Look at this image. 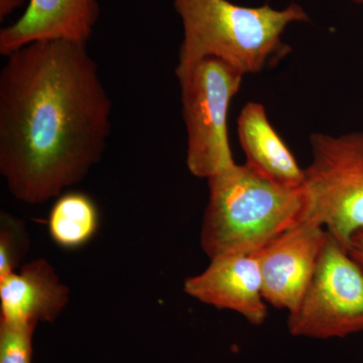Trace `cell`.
<instances>
[{
	"label": "cell",
	"instance_id": "6da1fadb",
	"mask_svg": "<svg viewBox=\"0 0 363 363\" xmlns=\"http://www.w3.org/2000/svg\"><path fill=\"white\" fill-rule=\"evenodd\" d=\"M0 73V172L11 194L42 204L101 161L111 101L86 44L40 40Z\"/></svg>",
	"mask_w": 363,
	"mask_h": 363
},
{
	"label": "cell",
	"instance_id": "7a4b0ae2",
	"mask_svg": "<svg viewBox=\"0 0 363 363\" xmlns=\"http://www.w3.org/2000/svg\"><path fill=\"white\" fill-rule=\"evenodd\" d=\"M207 181L209 200L200 245L210 260L252 255L307 220L310 204L305 184L284 187L247 164H235Z\"/></svg>",
	"mask_w": 363,
	"mask_h": 363
},
{
	"label": "cell",
	"instance_id": "3957f363",
	"mask_svg": "<svg viewBox=\"0 0 363 363\" xmlns=\"http://www.w3.org/2000/svg\"><path fill=\"white\" fill-rule=\"evenodd\" d=\"M183 26L176 68L215 58L243 75L257 74L274 57L288 52L283 35L291 23L310 21L305 9L238 6L228 0H172Z\"/></svg>",
	"mask_w": 363,
	"mask_h": 363
},
{
	"label": "cell",
	"instance_id": "277c9868",
	"mask_svg": "<svg viewBox=\"0 0 363 363\" xmlns=\"http://www.w3.org/2000/svg\"><path fill=\"white\" fill-rule=\"evenodd\" d=\"M175 73L187 130L188 169L197 178L209 179L236 164L229 145L227 116L245 75L215 58L176 68Z\"/></svg>",
	"mask_w": 363,
	"mask_h": 363
},
{
	"label": "cell",
	"instance_id": "5b68a950",
	"mask_svg": "<svg viewBox=\"0 0 363 363\" xmlns=\"http://www.w3.org/2000/svg\"><path fill=\"white\" fill-rule=\"evenodd\" d=\"M310 147L307 220L321 224L350 252L351 238L363 229V133H313Z\"/></svg>",
	"mask_w": 363,
	"mask_h": 363
},
{
	"label": "cell",
	"instance_id": "8992f818",
	"mask_svg": "<svg viewBox=\"0 0 363 363\" xmlns=\"http://www.w3.org/2000/svg\"><path fill=\"white\" fill-rule=\"evenodd\" d=\"M286 325L294 337L320 340L363 332V267L328 231L314 276Z\"/></svg>",
	"mask_w": 363,
	"mask_h": 363
},
{
	"label": "cell",
	"instance_id": "52a82bcc",
	"mask_svg": "<svg viewBox=\"0 0 363 363\" xmlns=\"http://www.w3.org/2000/svg\"><path fill=\"white\" fill-rule=\"evenodd\" d=\"M326 235L321 224L305 220L252 253L259 262L267 304L288 313L298 307L316 271Z\"/></svg>",
	"mask_w": 363,
	"mask_h": 363
},
{
	"label": "cell",
	"instance_id": "ba28073f",
	"mask_svg": "<svg viewBox=\"0 0 363 363\" xmlns=\"http://www.w3.org/2000/svg\"><path fill=\"white\" fill-rule=\"evenodd\" d=\"M184 292L203 304L238 313L255 326L264 324L269 315L262 272L252 255L210 260L204 272L186 279Z\"/></svg>",
	"mask_w": 363,
	"mask_h": 363
},
{
	"label": "cell",
	"instance_id": "9c48e42d",
	"mask_svg": "<svg viewBox=\"0 0 363 363\" xmlns=\"http://www.w3.org/2000/svg\"><path fill=\"white\" fill-rule=\"evenodd\" d=\"M99 13L97 0H30L21 18L0 32V54L6 58L40 40L87 44Z\"/></svg>",
	"mask_w": 363,
	"mask_h": 363
},
{
	"label": "cell",
	"instance_id": "30bf717a",
	"mask_svg": "<svg viewBox=\"0 0 363 363\" xmlns=\"http://www.w3.org/2000/svg\"><path fill=\"white\" fill-rule=\"evenodd\" d=\"M70 300V289L54 267L35 259L0 279V321L38 326L58 319Z\"/></svg>",
	"mask_w": 363,
	"mask_h": 363
},
{
	"label": "cell",
	"instance_id": "8fae6325",
	"mask_svg": "<svg viewBox=\"0 0 363 363\" xmlns=\"http://www.w3.org/2000/svg\"><path fill=\"white\" fill-rule=\"evenodd\" d=\"M238 135L247 166L284 187L304 186L305 169L274 130L264 105L247 102L243 106L238 118Z\"/></svg>",
	"mask_w": 363,
	"mask_h": 363
},
{
	"label": "cell",
	"instance_id": "7c38bea8",
	"mask_svg": "<svg viewBox=\"0 0 363 363\" xmlns=\"http://www.w3.org/2000/svg\"><path fill=\"white\" fill-rule=\"evenodd\" d=\"M98 225L96 205L83 193H68L60 197L49 217L52 240L68 250L86 245L96 233Z\"/></svg>",
	"mask_w": 363,
	"mask_h": 363
},
{
	"label": "cell",
	"instance_id": "4fadbf2b",
	"mask_svg": "<svg viewBox=\"0 0 363 363\" xmlns=\"http://www.w3.org/2000/svg\"><path fill=\"white\" fill-rule=\"evenodd\" d=\"M30 236L25 223L13 215H0V279L14 272L30 250Z\"/></svg>",
	"mask_w": 363,
	"mask_h": 363
},
{
	"label": "cell",
	"instance_id": "5bb4252c",
	"mask_svg": "<svg viewBox=\"0 0 363 363\" xmlns=\"http://www.w3.org/2000/svg\"><path fill=\"white\" fill-rule=\"evenodd\" d=\"M37 327L0 321V363H33V336Z\"/></svg>",
	"mask_w": 363,
	"mask_h": 363
},
{
	"label": "cell",
	"instance_id": "9a60e30c",
	"mask_svg": "<svg viewBox=\"0 0 363 363\" xmlns=\"http://www.w3.org/2000/svg\"><path fill=\"white\" fill-rule=\"evenodd\" d=\"M350 253L363 267V229L357 231L351 238Z\"/></svg>",
	"mask_w": 363,
	"mask_h": 363
},
{
	"label": "cell",
	"instance_id": "2e32d148",
	"mask_svg": "<svg viewBox=\"0 0 363 363\" xmlns=\"http://www.w3.org/2000/svg\"><path fill=\"white\" fill-rule=\"evenodd\" d=\"M26 0H0V18H7L11 13L23 6Z\"/></svg>",
	"mask_w": 363,
	"mask_h": 363
},
{
	"label": "cell",
	"instance_id": "e0dca14e",
	"mask_svg": "<svg viewBox=\"0 0 363 363\" xmlns=\"http://www.w3.org/2000/svg\"><path fill=\"white\" fill-rule=\"evenodd\" d=\"M355 4H360V6H363V0H352Z\"/></svg>",
	"mask_w": 363,
	"mask_h": 363
}]
</instances>
